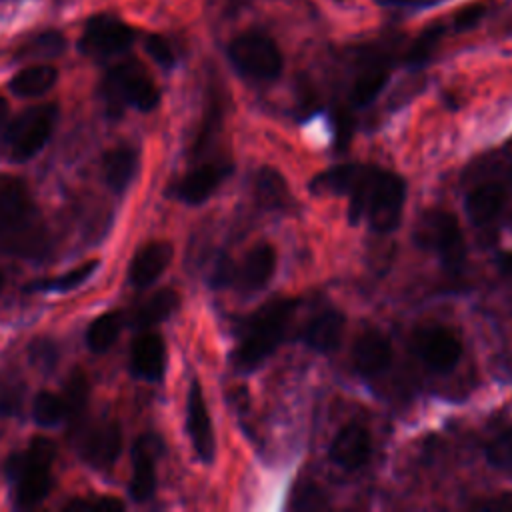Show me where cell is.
Segmentation results:
<instances>
[{"label":"cell","instance_id":"obj_30","mask_svg":"<svg viewBox=\"0 0 512 512\" xmlns=\"http://www.w3.org/2000/svg\"><path fill=\"white\" fill-rule=\"evenodd\" d=\"M98 268V260H86L80 266L72 268L70 272L52 278V280H40V282H32L28 284L30 290H56V292H64V290H72L76 286H80L82 282H86Z\"/></svg>","mask_w":512,"mask_h":512},{"label":"cell","instance_id":"obj_40","mask_svg":"<svg viewBox=\"0 0 512 512\" xmlns=\"http://www.w3.org/2000/svg\"><path fill=\"white\" fill-rule=\"evenodd\" d=\"M378 4L382 6H388V8H426V6H434L438 4L440 0H376Z\"/></svg>","mask_w":512,"mask_h":512},{"label":"cell","instance_id":"obj_26","mask_svg":"<svg viewBox=\"0 0 512 512\" xmlns=\"http://www.w3.org/2000/svg\"><path fill=\"white\" fill-rule=\"evenodd\" d=\"M388 76H390L388 68L382 64H374V66H368L366 70H362L350 88L352 104L358 108L372 104L376 100V96L384 90Z\"/></svg>","mask_w":512,"mask_h":512},{"label":"cell","instance_id":"obj_1","mask_svg":"<svg viewBox=\"0 0 512 512\" xmlns=\"http://www.w3.org/2000/svg\"><path fill=\"white\" fill-rule=\"evenodd\" d=\"M314 194L348 196L352 222L364 218L380 234L392 232L402 216L406 182L396 172L370 164H338L312 178Z\"/></svg>","mask_w":512,"mask_h":512},{"label":"cell","instance_id":"obj_13","mask_svg":"<svg viewBox=\"0 0 512 512\" xmlns=\"http://www.w3.org/2000/svg\"><path fill=\"white\" fill-rule=\"evenodd\" d=\"M372 454V438L366 426L350 422L338 430L330 444V460L344 470L362 468Z\"/></svg>","mask_w":512,"mask_h":512},{"label":"cell","instance_id":"obj_23","mask_svg":"<svg viewBox=\"0 0 512 512\" xmlns=\"http://www.w3.org/2000/svg\"><path fill=\"white\" fill-rule=\"evenodd\" d=\"M136 166H138L136 152L132 148L120 146V148L110 150L104 156L102 172H104L108 186L116 192H122L132 182V178L136 174Z\"/></svg>","mask_w":512,"mask_h":512},{"label":"cell","instance_id":"obj_14","mask_svg":"<svg viewBox=\"0 0 512 512\" xmlns=\"http://www.w3.org/2000/svg\"><path fill=\"white\" fill-rule=\"evenodd\" d=\"M122 450V430L116 422H102L90 428L82 442L80 454L96 470H108L116 462Z\"/></svg>","mask_w":512,"mask_h":512},{"label":"cell","instance_id":"obj_43","mask_svg":"<svg viewBox=\"0 0 512 512\" xmlns=\"http://www.w3.org/2000/svg\"><path fill=\"white\" fill-rule=\"evenodd\" d=\"M248 2H252V0H222V4H224V8L228 10V12H232V10H238V8H242V6H246Z\"/></svg>","mask_w":512,"mask_h":512},{"label":"cell","instance_id":"obj_42","mask_svg":"<svg viewBox=\"0 0 512 512\" xmlns=\"http://www.w3.org/2000/svg\"><path fill=\"white\" fill-rule=\"evenodd\" d=\"M496 266L504 276L512 278V252H500L496 256Z\"/></svg>","mask_w":512,"mask_h":512},{"label":"cell","instance_id":"obj_38","mask_svg":"<svg viewBox=\"0 0 512 512\" xmlns=\"http://www.w3.org/2000/svg\"><path fill=\"white\" fill-rule=\"evenodd\" d=\"M486 10H488V4H484V2H476V4L464 6L460 12L454 14L452 28H454L456 32L472 30V28L486 16Z\"/></svg>","mask_w":512,"mask_h":512},{"label":"cell","instance_id":"obj_34","mask_svg":"<svg viewBox=\"0 0 512 512\" xmlns=\"http://www.w3.org/2000/svg\"><path fill=\"white\" fill-rule=\"evenodd\" d=\"M220 116H222V108H220V100L216 96L210 98V104L206 108V114H204V122L200 126V132H198V138L194 142V152H202L206 148V144L210 142V138L214 136V132L218 130L220 126Z\"/></svg>","mask_w":512,"mask_h":512},{"label":"cell","instance_id":"obj_11","mask_svg":"<svg viewBox=\"0 0 512 512\" xmlns=\"http://www.w3.org/2000/svg\"><path fill=\"white\" fill-rule=\"evenodd\" d=\"M186 428L198 458L204 462H212L214 450H216L214 430H212V420H210V412H208L202 388L196 380L190 384V390H188Z\"/></svg>","mask_w":512,"mask_h":512},{"label":"cell","instance_id":"obj_46","mask_svg":"<svg viewBox=\"0 0 512 512\" xmlns=\"http://www.w3.org/2000/svg\"><path fill=\"white\" fill-rule=\"evenodd\" d=\"M510 180H512V168H510Z\"/></svg>","mask_w":512,"mask_h":512},{"label":"cell","instance_id":"obj_12","mask_svg":"<svg viewBox=\"0 0 512 512\" xmlns=\"http://www.w3.org/2000/svg\"><path fill=\"white\" fill-rule=\"evenodd\" d=\"M276 270V250L268 242L252 246L240 264H234L232 284L244 292L262 290Z\"/></svg>","mask_w":512,"mask_h":512},{"label":"cell","instance_id":"obj_6","mask_svg":"<svg viewBox=\"0 0 512 512\" xmlns=\"http://www.w3.org/2000/svg\"><path fill=\"white\" fill-rule=\"evenodd\" d=\"M228 60L248 80L270 82L280 76L284 58L278 44L260 30L238 34L228 44Z\"/></svg>","mask_w":512,"mask_h":512},{"label":"cell","instance_id":"obj_31","mask_svg":"<svg viewBox=\"0 0 512 512\" xmlns=\"http://www.w3.org/2000/svg\"><path fill=\"white\" fill-rule=\"evenodd\" d=\"M484 454L492 468L512 472V428H504L494 438H490Z\"/></svg>","mask_w":512,"mask_h":512},{"label":"cell","instance_id":"obj_44","mask_svg":"<svg viewBox=\"0 0 512 512\" xmlns=\"http://www.w3.org/2000/svg\"><path fill=\"white\" fill-rule=\"evenodd\" d=\"M6 116H8V102L0 96V128L6 122Z\"/></svg>","mask_w":512,"mask_h":512},{"label":"cell","instance_id":"obj_41","mask_svg":"<svg viewBox=\"0 0 512 512\" xmlns=\"http://www.w3.org/2000/svg\"><path fill=\"white\" fill-rule=\"evenodd\" d=\"M476 506H478V508H482V510H496V512L512 510V492H508V494H500L498 498L488 500V502H482V504H476Z\"/></svg>","mask_w":512,"mask_h":512},{"label":"cell","instance_id":"obj_21","mask_svg":"<svg viewBox=\"0 0 512 512\" xmlns=\"http://www.w3.org/2000/svg\"><path fill=\"white\" fill-rule=\"evenodd\" d=\"M128 490L136 502L148 500L156 490L154 452L148 438H140L132 450V480Z\"/></svg>","mask_w":512,"mask_h":512},{"label":"cell","instance_id":"obj_7","mask_svg":"<svg viewBox=\"0 0 512 512\" xmlns=\"http://www.w3.org/2000/svg\"><path fill=\"white\" fill-rule=\"evenodd\" d=\"M416 242L432 250L448 272H460L466 262L462 228L454 214L442 208L428 210L416 226Z\"/></svg>","mask_w":512,"mask_h":512},{"label":"cell","instance_id":"obj_28","mask_svg":"<svg viewBox=\"0 0 512 512\" xmlns=\"http://www.w3.org/2000/svg\"><path fill=\"white\" fill-rule=\"evenodd\" d=\"M122 328V316L118 312H106L98 316L88 332H86V344L92 352H106L118 338Z\"/></svg>","mask_w":512,"mask_h":512},{"label":"cell","instance_id":"obj_15","mask_svg":"<svg viewBox=\"0 0 512 512\" xmlns=\"http://www.w3.org/2000/svg\"><path fill=\"white\" fill-rule=\"evenodd\" d=\"M392 362V344L380 330H364L352 346V364L360 376L374 378L388 370Z\"/></svg>","mask_w":512,"mask_h":512},{"label":"cell","instance_id":"obj_17","mask_svg":"<svg viewBox=\"0 0 512 512\" xmlns=\"http://www.w3.org/2000/svg\"><path fill=\"white\" fill-rule=\"evenodd\" d=\"M230 162H210L188 172L178 184V196L188 204H200L214 194V190L232 174Z\"/></svg>","mask_w":512,"mask_h":512},{"label":"cell","instance_id":"obj_47","mask_svg":"<svg viewBox=\"0 0 512 512\" xmlns=\"http://www.w3.org/2000/svg\"><path fill=\"white\" fill-rule=\"evenodd\" d=\"M58 2H62V0H58Z\"/></svg>","mask_w":512,"mask_h":512},{"label":"cell","instance_id":"obj_16","mask_svg":"<svg viewBox=\"0 0 512 512\" xmlns=\"http://www.w3.org/2000/svg\"><path fill=\"white\" fill-rule=\"evenodd\" d=\"M130 368L142 380H148V382L162 380L164 368H166V346L160 334L140 332L132 340Z\"/></svg>","mask_w":512,"mask_h":512},{"label":"cell","instance_id":"obj_25","mask_svg":"<svg viewBox=\"0 0 512 512\" xmlns=\"http://www.w3.org/2000/svg\"><path fill=\"white\" fill-rule=\"evenodd\" d=\"M180 304V296L172 288H160L156 290L132 316V324L136 328H148L152 324H158L166 320Z\"/></svg>","mask_w":512,"mask_h":512},{"label":"cell","instance_id":"obj_2","mask_svg":"<svg viewBox=\"0 0 512 512\" xmlns=\"http://www.w3.org/2000/svg\"><path fill=\"white\" fill-rule=\"evenodd\" d=\"M48 246L44 222L30 200L28 188L16 178L0 182V248L34 258Z\"/></svg>","mask_w":512,"mask_h":512},{"label":"cell","instance_id":"obj_9","mask_svg":"<svg viewBox=\"0 0 512 512\" xmlns=\"http://www.w3.org/2000/svg\"><path fill=\"white\" fill-rule=\"evenodd\" d=\"M132 42L134 30L130 24L114 14H96L86 22L78 48L90 58L106 60L128 50Z\"/></svg>","mask_w":512,"mask_h":512},{"label":"cell","instance_id":"obj_8","mask_svg":"<svg viewBox=\"0 0 512 512\" xmlns=\"http://www.w3.org/2000/svg\"><path fill=\"white\" fill-rule=\"evenodd\" d=\"M102 96L110 106H134L150 112L160 102V90L150 74L134 60L114 66L102 82Z\"/></svg>","mask_w":512,"mask_h":512},{"label":"cell","instance_id":"obj_18","mask_svg":"<svg viewBox=\"0 0 512 512\" xmlns=\"http://www.w3.org/2000/svg\"><path fill=\"white\" fill-rule=\"evenodd\" d=\"M346 318L342 312L334 308H326L318 314H314L304 330H302V340L308 348L316 352H332L340 346L342 334H344Z\"/></svg>","mask_w":512,"mask_h":512},{"label":"cell","instance_id":"obj_3","mask_svg":"<svg viewBox=\"0 0 512 512\" xmlns=\"http://www.w3.org/2000/svg\"><path fill=\"white\" fill-rule=\"evenodd\" d=\"M296 308L294 298H274L254 310L242 324L234 366L244 372L260 366L282 344Z\"/></svg>","mask_w":512,"mask_h":512},{"label":"cell","instance_id":"obj_33","mask_svg":"<svg viewBox=\"0 0 512 512\" xmlns=\"http://www.w3.org/2000/svg\"><path fill=\"white\" fill-rule=\"evenodd\" d=\"M66 42L58 32H42L36 38H32L22 50L18 52L20 58H46L56 56L64 50Z\"/></svg>","mask_w":512,"mask_h":512},{"label":"cell","instance_id":"obj_20","mask_svg":"<svg viewBox=\"0 0 512 512\" xmlns=\"http://www.w3.org/2000/svg\"><path fill=\"white\" fill-rule=\"evenodd\" d=\"M506 204V190L498 182H484L472 188L466 196V214L476 226L494 222Z\"/></svg>","mask_w":512,"mask_h":512},{"label":"cell","instance_id":"obj_36","mask_svg":"<svg viewBox=\"0 0 512 512\" xmlns=\"http://www.w3.org/2000/svg\"><path fill=\"white\" fill-rule=\"evenodd\" d=\"M144 48L146 52L150 54V58L160 64L162 68H172L174 62H176V56H174V50L172 46L168 44L166 38H162L160 34H148L146 40H144Z\"/></svg>","mask_w":512,"mask_h":512},{"label":"cell","instance_id":"obj_19","mask_svg":"<svg viewBox=\"0 0 512 512\" xmlns=\"http://www.w3.org/2000/svg\"><path fill=\"white\" fill-rule=\"evenodd\" d=\"M170 260H172V246L168 242H160V240L148 242L134 254L130 262V268H128L130 284L136 288L150 286L162 276Z\"/></svg>","mask_w":512,"mask_h":512},{"label":"cell","instance_id":"obj_32","mask_svg":"<svg viewBox=\"0 0 512 512\" xmlns=\"http://www.w3.org/2000/svg\"><path fill=\"white\" fill-rule=\"evenodd\" d=\"M32 416L40 426H52L64 418L62 398L44 390L38 392L32 402Z\"/></svg>","mask_w":512,"mask_h":512},{"label":"cell","instance_id":"obj_29","mask_svg":"<svg viewBox=\"0 0 512 512\" xmlns=\"http://www.w3.org/2000/svg\"><path fill=\"white\" fill-rule=\"evenodd\" d=\"M442 34H444V26L442 24H434V26L426 28L424 32H420V36L406 50V56H404L406 66L412 68V70H418V68L426 66L428 60L432 58V54H434Z\"/></svg>","mask_w":512,"mask_h":512},{"label":"cell","instance_id":"obj_39","mask_svg":"<svg viewBox=\"0 0 512 512\" xmlns=\"http://www.w3.org/2000/svg\"><path fill=\"white\" fill-rule=\"evenodd\" d=\"M124 504L120 500H114V498H100V500H92V502H86V500H74L66 506V510H122Z\"/></svg>","mask_w":512,"mask_h":512},{"label":"cell","instance_id":"obj_37","mask_svg":"<svg viewBox=\"0 0 512 512\" xmlns=\"http://www.w3.org/2000/svg\"><path fill=\"white\" fill-rule=\"evenodd\" d=\"M30 360L42 368V370H52V366L58 360V348L52 340L48 338H38L30 344Z\"/></svg>","mask_w":512,"mask_h":512},{"label":"cell","instance_id":"obj_22","mask_svg":"<svg viewBox=\"0 0 512 512\" xmlns=\"http://www.w3.org/2000/svg\"><path fill=\"white\" fill-rule=\"evenodd\" d=\"M254 196L258 204L268 210H284L290 204V190L284 176L270 166H262L256 172Z\"/></svg>","mask_w":512,"mask_h":512},{"label":"cell","instance_id":"obj_10","mask_svg":"<svg viewBox=\"0 0 512 512\" xmlns=\"http://www.w3.org/2000/svg\"><path fill=\"white\" fill-rule=\"evenodd\" d=\"M412 342L420 360L434 372H450L462 356V340L448 326H422Z\"/></svg>","mask_w":512,"mask_h":512},{"label":"cell","instance_id":"obj_24","mask_svg":"<svg viewBox=\"0 0 512 512\" xmlns=\"http://www.w3.org/2000/svg\"><path fill=\"white\" fill-rule=\"evenodd\" d=\"M58 80V72L54 66L50 64H36V66H28L24 70H20L12 82L10 88L16 96L22 98H34L40 96L44 92H48Z\"/></svg>","mask_w":512,"mask_h":512},{"label":"cell","instance_id":"obj_27","mask_svg":"<svg viewBox=\"0 0 512 512\" xmlns=\"http://www.w3.org/2000/svg\"><path fill=\"white\" fill-rule=\"evenodd\" d=\"M88 392L90 386L86 374L82 370H74L64 384V394L60 396L64 404V418L70 424H76L82 418V412L88 402Z\"/></svg>","mask_w":512,"mask_h":512},{"label":"cell","instance_id":"obj_45","mask_svg":"<svg viewBox=\"0 0 512 512\" xmlns=\"http://www.w3.org/2000/svg\"><path fill=\"white\" fill-rule=\"evenodd\" d=\"M2 284H4V276H2V270H0V290H2Z\"/></svg>","mask_w":512,"mask_h":512},{"label":"cell","instance_id":"obj_5","mask_svg":"<svg viewBox=\"0 0 512 512\" xmlns=\"http://www.w3.org/2000/svg\"><path fill=\"white\" fill-rule=\"evenodd\" d=\"M54 444L48 438H34L24 454L10 460L8 470L16 480V504L20 508L36 506L50 492V464L54 460Z\"/></svg>","mask_w":512,"mask_h":512},{"label":"cell","instance_id":"obj_35","mask_svg":"<svg viewBox=\"0 0 512 512\" xmlns=\"http://www.w3.org/2000/svg\"><path fill=\"white\" fill-rule=\"evenodd\" d=\"M24 386L16 378H0V416H12L22 406Z\"/></svg>","mask_w":512,"mask_h":512},{"label":"cell","instance_id":"obj_4","mask_svg":"<svg viewBox=\"0 0 512 512\" xmlns=\"http://www.w3.org/2000/svg\"><path fill=\"white\" fill-rule=\"evenodd\" d=\"M58 118L54 104H40L22 112L0 136V156L10 162H24L36 156L48 142Z\"/></svg>","mask_w":512,"mask_h":512}]
</instances>
